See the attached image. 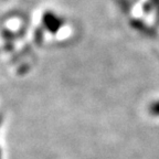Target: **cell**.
<instances>
[{
    "label": "cell",
    "mask_w": 159,
    "mask_h": 159,
    "mask_svg": "<svg viewBox=\"0 0 159 159\" xmlns=\"http://www.w3.org/2000/svg\"><path fill=\"white\" fill-rule=\"evenodd\" d=\"M0 158H1V152H0Z\"/></svg>",
    "instance_id": "cell-3"
},
{
    "label": "cell",
    "mask_w": 159,
    "mask_h": 159,
    "mask_svg": "<svg viewBox=\"0 0 159 159\" xmlns=\"http://www.w3.org/2000/svg\"><path fill=\"white\" fill-rule=\"evenodd\" d=\"M150 113L152 114V116H159V102H156L150 106Z\"/></svg>",
    "instance_id": "cell-2"
},
{
    "label": "cell",
    "mask_w": 159,
    "mask_h": 159,
    "mask_svg": "<svg viewBox=\"0 0 159 159\" xmlns=\"http://www.w3.org/2000/svg\"><path fill=\"white\" fill-rule=\"evenodd\" d=\"M42 23L45 29L51 33H57L63 25V20L53 12H45L42 17Z\"/></svg>",
    "instance_id": "cell-1"
}]
</instances>
